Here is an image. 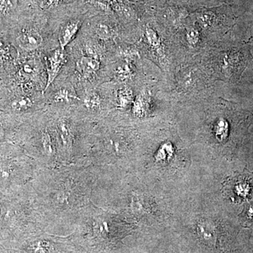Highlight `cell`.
<instances>
[{
	"label": "cell",
	"instance_id": "obj_1",
	"mask_svg": "<svg viewBox=\"0 0 253 253\" xmlns=\"http://www.w3.org/2000/svg\"><path fill=\"white\" fill-rule=\"evenodd\" d=\"M253 178L250 174L235 176L226 184V192L233 200L246 198L253 189Z\"/></svg>",
	"mask_w": 253,
	"mask_h": 253
},
{
	"label": "cell",
	"instance_id": "obj_2",
	"mask_svg": "<svg viewBox=\"0 0 253 253\" xmlns=\"http://www.w3.org/2000/svg\"><path fill=\"white\" fill-rule=\"evenodd\" d=\"M65 62H66V56L63 53V50L61 49L55 51L47 58V82L45 91L47 90V88L56 79Z\"/></svg>",
	"mask_w": 253,
	"mask_h": 253
},
{
	"label": "cell",
	"instance_id": "obj_3",
	"mask_svg": "<svg viewBox=\"0 0 253 253\" xmlns=\"http://www.w3.org/2000/svg\"><path fill=\"white\" fill-rule=\"evenodd\" d=\"M19 47L27 51L35 50L40 47L43 38L38 32L35 30H27L21 32L17 37Z\"/></svg>",
	"mask_w": 253,
	"mask_h": 253
},
{
	"label": "cell",
	"instance_id": "obj_4",
	"mask_svg": "<svg viewBox=\"0 0 253 253\" xmlns=\"http://www.w3.org/2000/svg\"><path fill=\"white\" fill-rule=\"evenodd\" d=\"M100 68V62L96 58L83 56L76 63L77 71L84 78H87L95 73Z\"/></svg>",
	"mask_w": 253,
	"mask_h": 253
},
{
	"label": "cell",
	"instance_id": "obj_5",
	"mask_svg": "<svg viewBox=\"0 0 253 253\" xmlns=\"http://www.w3.org/2000/svg\"><path fill=\"white\" fill-rule=\"evenodd\" d=\"M81 21H72L66 24L62 29L59 35V43L61 50L64 51L67 45L71 42L73 37L76 36L77 32L81 28Z\"/></svg>",
	"mask_w": 253,
	"mask_h": 253
},
{
	"label": "cell",
	"instance_id": "obj_6",
	"mask_svg": "<svg viewBox=\"0 0 253 253\" xmlns=\"http://www.w3.org/2000/svg\"><path fill=\"white\" fill-rule=\"evenodd\" d=\"M115 98L119 107H125L132 102L133 99V93L130 88H120L117 91Z\"/></svg>",
	"mask_w": 253,
	"mask_h": 253
},
{
	"label": "cell",
	"instance_id": "obj_7",
	"mask_svg": "<svg viewBox=\"0 0 253 253\" xmlns=\"http://www.w3.org/2000/svg\"><path fill=\"white\" fill-rule=\"evenodd\" d=\"M148 106V99L146 94H141L137 96L134 101L133 112L137 115H141L146 112Z\"/></svg>",
	"mask_w": 253,
	"mask_h": 253
},
{
	"label": "cell",
	"instance_id": "obj_8",
	"mask_svg": "<svg viewBox=\"0 0 253 253\" xmlns=\"http://www.w3.org/2000/svg\"><path fill=\"white\" fill-rule=\"evenodd\" d=\"M32 104L33 103L30 98L27 96H21L13 101L11 103V108L15 112H24L32 107Z\"/></svg>",
	"mask_w": 253,
	"mask_h": 253
},
{
	"label": "cell",
	"instance_id": "obj_9",
	"mask_svg": "<svg viewBox=\"0 0 253 253\" xmlns=\"http://www.w3.org/2000/svg\"><path fill=\"white\" fill-rule=\"evenodd\" d=\"M238 56L236 54H226L222 60V68L226 73L231 75V71L237 66Z\"/></svg>",
	"mask_w": 253,
	"mask_h": 253
},
{
	"label": "cell",
	"instance_id": "obj_10",
	"mask_svg": "<svg viewBox=\"0 0 253 253\" xmlns=\"http://www.w3.org/2000/svg\"><path fill=\"white\" fill-rule=\"evenodd\" d=\"M54 99L56 102H69L72 99H78V96L73 94L68 89L66 88H62L59 90L57 91L56 94L54 96Z\"/></svg>",
	"mask_w": 253,
	"mask_h": 253
},
{
	"label": "cell",
	"instance_id": "obj_11",
	"mask_svg": "<svg viewBox=\"0 0 253 253\" xmlns=\"http://www.w3.org/2000/svg\"><path fill=\"white\" fill-rule=\"evenodd\" d=\"M101 104V99L99 94L96 93H91L85 96L84 99V105L88 109L95 110V109L100 108Z\"/></svg>",
	"mask_w": 253,
	"mask_h": 253
},
{
	"label": "cell",
	"instance_id": "obj_12",
	"mask_svg": "<svg viewBox=\"0 0 253 253\" xmlns=\"http://www.w3.org/2000/svg\"><path fill=\"white\" fill-rule=\"evenodd\" d=\"M96 35L101 40H109L115 35V32L112 28L106 24H101L96 26Z\"/></svg>",
	"mask_w": 253,
	"mask_h": 253
},
{
	"label": "cell",
	"instance_id": "obj_13",
	"mask_svg": "<svg viewBox=\"0 0 253 253\" xmlns=\"http://www.w3.org/2000/svg\"><path fill=\"white\" fill-rule=\"evenodd\" d=\"M115 78L120 81H126L130 80L132 76L131 68L128 64H122L117 67L115 71Z\"/></svg>",
	"mask_w": 253,
	"mask_h": 253
},
{
	"label": "cell",
	"instance_id": "obj_14",
	"mask_svg": "<svg viewBox=\"0 0 253 253\" xmlns=\"http://www.w3.org/2000/svg\"><path fill=\"white\" fill-rule=\"evenodd\" d=\"M18 0H0V13L4 15L10 14L17 7Z\"/></svg>",
	"mask_w": 253,
	"mask_h": 253
},
{
	"label": "cell",
	"instance_id": "obj_15",
	"mask_svg": "<svg viewBox=\"0 0 253 253\" xmlns=\"http://www.w3.org/2000/svg\"><path fill=\"white\" fill-rule=\"evenodd\" d=\"M145 35H146L147 42L153 48H158L161 45L159 37L157 35V32L151 28H146L145 30Z\"/></svg>",
	"mask_w": 253,
	"mask_h": 253
},
{
	"label": "cell",
	"instance_id": "obj_16",
	"mask_svg": "<svg viewBox=\"0 0 253 253\" xmlns=\"http://www.w3.org/2000/svg\"><path fill=\"white\" fill-rule=\"evenodd\" d=\"M186 37H187V40L189 45L192 46L197 45V42H198L199 38H200L198 31L197 29L194 28H189L187 30Z\"/></svg>",
	"mask_w": 253,
	"mask_h": 253
},
{
	"label": "cell",
	"instance_id": "obj_17",
	"mask_svg": "<svg viewBox=\"0 0 253 253\" xmlns=\"http://www.w3.org/2000/svg\"><path fill=\"white\" fill-rule=\"evenodd\" d=\"M58 127H59V130L61 132V137L63 143L68 145L70 142V137H71V133H70L68 124L66 122L61 121L58 125Z\"/></svg>",
	"mask_w": 253,
	"mask_h": 253
},
{
	"label": "cell",
	"instance_id": "obj_18",
	"mask_svg": "<svg viewBox=\"0 0 253 253\" xmlns=\"http://www.w3.org/2000/svg\"><path fill=\"white\" fill-rule=\"evenodd\" d=\"M42 141L46 153L49 155L52 154L53 153V144H52L50 135L47 132H45L42 135Z\"/></svg>",
	"mask_w": 253,
	"mask_h": 253
},
{
	"label": "cell",
	"instance_id": "obj_19",
	"mask_svg": "<svg viewBox=\"0 0 253 253\" xmlns=\"http://www.w3.org/2000/svg\"><path fill=\"white\" fill-rule=\"evenodd\" d=\"M216 136L220 140H223L226 136L227 133V125L225 121L219 122L216 126Z\"/></svg>",
	"mask_w": 253,
	"mask_h": 253
},
{
	"label": "cell",
	"instance_id": "obj_20",
	"mask_svg": "<svg viewBox=\"0 0 253 253\" xmlns=\"http://www.w3.org/2000/svg\"><path fill=\"white\" fill-rule=\"evenodd\" d=\"M213 19V15L210 14V12L203 13V14H200L198 17L200 24H201L202 26H205V27H208V26L211 24Z\"/></svg>",
	"mask_w": 253,
	"mask_h": 253
},
{
	"label": "cell",
	"instance_id": "obj_21",
	"mask_svg": "<svg viewBox=\"0 0 253 253\" xmlns=\"http://www.w3.org/2000/svg\"><path fill=\"white\" fill-rule=\"evenodd\" d=\"M63 0H42L41 3V7L44 9H50V8L56 6L61 4Z\"/></svg>",
	"mask_w": 253,
	"mask_h": 253
},
{
	"label": "cell",
	"instance_id": "obj_22",
	"mask_svg": "<svg viewBox=\"0 0 253 253\" xmlns=\"http://www.w3.org/2000/svg\"><path fill=\"white\" fill-rule=\"evenodd\" d=\"M22 71L26 76H32L35 73L36 68L31 63H26L23 66Z\"/></svg>",
	"mask_w": 253,
	"mask_h": 253
},
{
	"label": "cell",
	"instance_id": "obj_23",
	"mask_svg": "<svg viewBox=\"0 0 253 253\" xmlns=\"http://www.w3.org/2000/svg\"><path fill=\"white\" fill-rule=\"evenodd\" d=\"M7 49L5 46L0 42V61L5 59L6 56H7Z\"/></svg>",
	"mask_w": 253,
	"mask_h": 253
}]
</instances>
